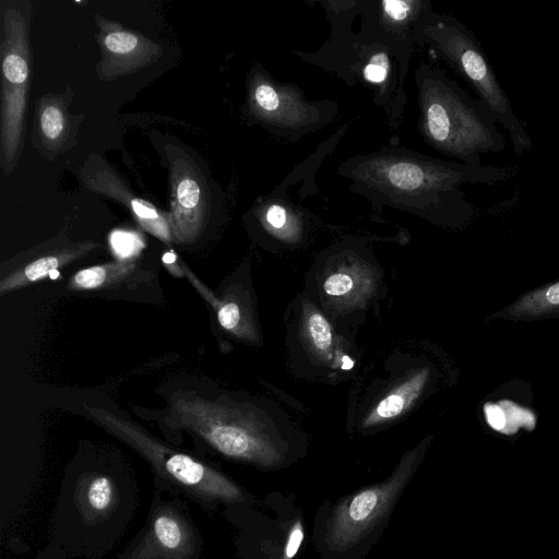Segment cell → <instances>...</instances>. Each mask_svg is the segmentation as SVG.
<instances>
[{"label":"cell","instance_id":"cell-1","mask_svg":"<svg viewBox=\"0 0 559 559\" xmlns=\"http://www.w3.org/2000/svg\"><path fill=\"white\" fill-rule=\"evenodd\" d=\"M516 170L511 166L436 158L403 146H383L343 160L336 175L348 181L352 193L368 201L373 219L380 221L383 207L389 206L439 227H457L475 212L463 186L497 185L513 178Z\"/></svg>","mask_w":559,"mask_h":559},{"label":"cell","instance_id":"cell-2","mask_svg":"<svg viewBox=\"0 0 559 559\" xmlns=\"http://www.w3.org/2000/svg\"><path fill=\"white\" fill-rule=\"evenodd\" d=\"M171 416L225 457L266 468L286 461L290 438L298 432L292 418L264 399L213 401L183 393L174 396Z\"/></svg>","mask_w":559,"mask_h":559},{"label":"cell","instance_id":"cell-3","mask_svg":"<svg viewBox=\"0 0 559 559\" xmlns=\"http://www.w3.org/2000/svg\"><path fill=\"white\" fill-rule=\"evenodd\" d=\"M414 82L417 129L430 147L467 165H481V155L501 153L508 147L490 109L443 69L420 61Z\"/></svg>","mask_w":559,"mask_h":559},{"label":"cell","instance_id":"cell-4","mask_svg":"<svg viewBox=\"0 0 559 559\" xmlns=\"http://www.w3.org/2000/svg\"><path fill=\"white\" fill-rule=\"evenodd\" d=\"M414 37L416 47L427 48L468 84L506 130L516 155L532 150L530 133L513 110L481 44L465 24L454 15L436 12L427 0L415 21Z\"/></svg>","mask_w":559,"mask_h":559},{"label":"cell","instance_id":"cell-5","mask_svg":"<svg viewBox=\"0 0 559 559\" xmlns=\"http://www.w3.org/2000/svg\"><path fill=\"white\" fill-rule=\"evenodd\" d=\"M83 409L94 423L144 457L168 489L203 506L245 500L242 489L207 463L164 444L140 426L105 408L83 404Z\"/></svg>","mask_w":559,"mask_h":559},{"label":"cell","instance_id":"cell-6","mask_svg":"<svg viewBox=\"0 0 559 559\" xmlns=\"http://www.w3.org/2000/svg\"><path fill=\"white\" fill-rule=\"evenodd\" d=\"M286 347L293 371L301 378L337 382L359 366L352 337L307 295H298L286 313Z\"/></svg>","mask_w":559,"mask_h":559},{"label":"cell","instance_id":"cell-7","mask_svg":"<svg viewBox=\"0 0 559 559\" xmlns=\"http://www.w3.org/2000/svg\"><path fill=\"white\" fill-rule=\"evenodd\" d=\"M243 116L272 135L297 142L307 134L331 124L338 115L332 99H308L301 87L280 82L261 64H254L247 76Z\"/></svg>","mask_w":559,"mask_h":559},{"label":"cell","instance_id":"cell-8","mask_svg":"<svg viewBox=\"0 0 559 559\" xmlns=\"http://www.w3.org/2000/svg\"><path fill=\"white\" fill-rule=\"evenodd\" d=\"M31 9L2 4L1 15V168L10 174L23 146L31 72Z\"/></svg>","mask_w":559,"mask_h":559},{"label":"cell","instance_id":"cell-9","mask_svg":"<svg viewBox=\"0 0 559 559\" xmlns=\"http://www.w3.org/2000/svg\"><path fill=\"white\" fill-rule=\"evenodd\" d=\"M314 271L316 305L334 322L336 312L365 309L380 288V269L365 238L347 237L319 257Z\"/></svg>","mask_w":559,"mask_h":559},{"label":"cell","instance_id":"cell-10","mask_svg":"<svg viewBox=\"0 0 559 559\" xmlns=\"http://www.w3.org/2000/svg\"><path fill=\"white\" fill-rule=\"evenodd\" d=\"M431 437L421 440L401 459L383 483L360 490L335 508L326 524V543L335 550H348L386 516L424 457Z\"/></svg>","mask_w":559,"mask_h":559},{"label":"cell","instance_id":"cell-11","mask_svg":"<svg viewBox=\"0 0 559 559\" xmlns=\"http://www.w3.org/2000/svg\"><path fill=\"white\" fill-rule=\"evenodd\" d=\"M432 379L431 365L419 358L399 364L389 378L376 380L368 388L357 415L358 427L372 431L399 421L429 393Z\"/></svg>","mask_w":559,"mask_h":559},{"label":"cell","instance_id":"cell-12","mask_svg":"<svg viewBox=\"0 0 559 559\" xmlns=\"http://www.w3.org/2000/svg\"><path fill=\"white\" fill-rule=\"evenodd\" d=\"M201 542L183 507L155 499L144 527L118 559H199Z\"/></svg>","mask_w":559,"mask_h":559},{"label":"cell","instance_id":"cell-13","mask_svg":"<svg viewBox=\"0 0 559 559\" xmlns=\"http://www.w3.org/2000/svg\"><path fill=\"white\" fill-rule=\"evenodd\" d=\"M359 41H377L394 55L405 85L415 52L414 25L427 0H359Z\"/></svg>","mask_w":559,"mask_h":559},{"label":"cell","instance_id":"cell-14","mask_svg":"<svg viewBox=\"0 0 559 559\" xmlns=\"http://www.w3.org/2000/svg\"><path fill=\"white\" fill-rule=\"evenodd\" d=\"M170 178L169 224L173 241L193 242L203 231L211 212L207 182L193 160L183 152L168 151Z\"/></svg>","mask_w":559,"mask_h":559},{"label":"cell","instance_id":"cell-15","mask_svg":"<svg viewBox=\"0 0 559 559\" xmlns=\"http://www.w3.org/2000/svg\"><path fill=\"white\" fill-rule=\"evenodd\" d=\"M358 44L355 81L372 91V104L383 111L388 126L394 131L401 124L407 103L399 63L391 50L380 43L358 40Z\"/></svg>","mask_w":559,"mask_h":559},{"label":"cell","instance_id":"cell-16","mask_svg":"<svg viewBox=\"0 0 559 559\" xmlns=\"http://www.w3.org/2000/svg\"><path fill=\"white\" fill-rule=\"evenodd\" d=\"M331 31L324 45L314 52L295 51L304 61L334 73L348 86L356 85L354 69L358 60V40L352 31L353 21L360 13L359 0L321 1Z\"/></svg>","mask_w":559,"mask_h":559},{"label":"cell","instance_id":"cell-17","mask_svg":"<svg viewBox=\"0 0 559 559\" xmlns=\"http://www.w3.org/2000/svg\"><path fill=\"white\" fill-rule=\"evenodd\" d=\"M100 48V59L96 73L100 81L108 82L133 73L163 56V48L142 34L129 31L121 24L95 15Z\"/></svg>","mask_w":559,"mask_h":559},{"label":"cell","instance_id":"cell-18","mask_svg":"<svg viewBox=\"0 0 559 559\" xmlns=\"http://www.w3.org/2000/svg\"><path fill=\"white\" fill-rule=\"evenodd\" d=\"M281 183L269 194L255 200L251 207L260 236L273 249H293L307 239L311 213L293 202Z\"/></svg>","mask_w":559,"mask_h":559},{"label":"cell","instance_id":"cell-19","mask_svg":"<svg viewBox=\"0 0 559 559\" xmlns=\"http://www.w3.org/2000/svg\"><path fill=\"white\" fill-rule=\"evenodd\" d=\"M84 185L93 192L120 202L139 225L166 245L173 241L168 212H163L151 202L136 197L122 179L98 156L86 159L81 171Z\"/></svg>","mask_w":559,"mask_h":559},{"label":"cell","instance_id":"cell-20","mask_svg":"<svg viewBox=\"0 0 559 559\" xmlns=\"http://www.w3.org/2000/svg\"><path fill=\"white\" fill-rule=\"evenodd\" d=\"M92 241L70 242L67 246L51 249L41 255L16 267L0 281V294L11 293L47 277L52 271L63 267L98 248Z\"/></svg>","mask_w":559,"mask_h":559},{"label":"cell","instance_id":"cell-21","mask_svg":"<svg viewBox=\"0 0 559 559\" xmlns=\"http://www.w3.org/2000/svg\"><path fill=\"white\" fill-rule=\"evenodd\" d=\"M182 270L198 292L215 310L218 323L226 332L248 343L258 344L261 337L249 299L242 301L240 297L231 293L224 295L223 298H217L185 264Z\"/></svg>","mask_w":559,"mask_h":559},{"label":"cell","instance_id":"cell-22","mask_svg":"<svg viewBox=\"0 0 559 559\" xmlns=\"http://www.w3.org/2000/svg\"><path fill=\"white\" fill-rule=\"evenodd\" d=\"M71 96V95H70ZM70 96H41L38 100L34 132L39 146L47 153L59 152L70 139Z\"/></svg>","mask_w":559,"mask_h":559},{"label":"cell","instance_id":"cell-23","mask_svg":"<svg viewBox=\"0 0 559 559\" xmlns=\"http://www.w3.org/2000/svg\"><path fill=\"white\" fill-rule=\"evenodd\" d=\"M79 511L85 522L105 520L117 507L119 495L114 479L103 473L82 476L76 490Z\"/></svg>","mask_w":559,"mask_h":559},{"label":"cell","instance_id":"cell-24","mask_svg":"<svg viewBox=\"0 0 559 559\" xmlns=\"http://www.w3.org/2000/svg\"><path fill=\"white\" fill-rule=\"evenodd\" d=\"M554 317H559V281L526 292L490 319L535 321Z\"/></svg>","mask_w":559,"mask_h":559},{"label":"cell","instance_id":"cell-25","mask_svg":"<svg viewBox=\"0 0 559 559\" xmlns=\"http://www.w3.org/2000/svg\"><path fill=\"white\" fill-rule=\"evenodd\" d=\"M135 269L132 261H116L78 271L69 281L71 290H93L114 286L131 276Z\"/></svg>","mask_w":559,"mask_h":559},{"label":"cell","instance_id":"cell-26","mask_svg":"<svg viewBox=\"0 0 559 559\" xmlns=\"http://www.w3.org/2000/svg\"><path fill=\"white\" fill-rule=\"evenodd\" d=\"M109 245L118 261H131L145 248L144 239L139 233L126 229L112 230Z\"/></svg>","mask_w":559,"mask_h":559},{"label":"cell","instance_id":"cell-27","mask_svg":"<svg viewBox=\"0 0 559 559\" xmlns=\"http://www.w3.org/2000/svg\"><path fill=\"white\" fill-rule=\"evenodd\" d=\"M304 539V526L302 523L298 520L296 521L288 533L286 546L284 549L283 559H293L297 554L301 543Z\"/></svg>","mask_w":559,"mask_h":559}]
</instances>
